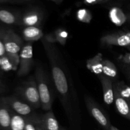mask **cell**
Here are the masks:
<instances>
[{
  "instance_id": "1",
  "label": "cell",
  "mask_w": 130,
  "mask_h": 130,
  "mask_svg": "<svg viewBox=\"0 0 130 130\" xmlns=\"http://www.w3.org/2000/svg\"><path fill=\"white\" fill-rule=\"evenodd\" d=\"M43 43L45 48L46 52L47 53L50 63L51 69H52V77L55 85L56 89L61 97L62 103L65 107L67 113L71 112L69 103V85L67 77L64 72L61 68L56 55L55 48L53 44H50L43 39Z\"/></svg>"
},
{
  "instance_id": "21",
  "label": "cell",
  "mask_w": 130,
  "mask_h": 130,
  "mask_svg": "<svg viewBox=\"0 0 130 130\" xmlns=\"http://www.w3.org/2000/svg\"><path fill=\"white\" fill-rule=\"evenodd\" d=\"M114 86L118 89L121 96L130 103V86L125 85L124 83L116 84Z\"/></svg>"
},
{
  "instance_id": "3",
  "label": "cell",
  "mask_w": 130,
  "mask_h": 130,
  "mask_svg": "<svg viewBox=\"0 0 130 130\" xmlns=\"http://www.w3.org/2000/svg\"><path fill=\"white\" fill-rule=\"evenodd\" d=\"M16 94L33 109L41 107L40 97L36 80L31 79L24 83L17 88Z\"/></svg>"
},
{
  "instance_id": "15",
  "label": "cell",
  "mask_w": 130,
  "mask_h": 130,
  "mask_svg": "<svg viewBox=\"0 0 130 130\" xmlns=\"http://www.w3.org/2000/svg\"><path fill=\"white\" fill-rule=\"evenodd\" d=\"M22 36L26 41H36L43 38V32L39 27H25L22 31Z\"/></svg>"
},
{
  "instance_id": "9",
  "label": "cell",
  "mask_w": 130,
  "mask_h": 130,
  "mask_svg": "<svg viewBox=\"0 0 130 130\" xmlns=\"http://www.w3.org/2000/svg\"><path fill=\"white\" fill-rule=\"evenodd\" d=\"M99 77L102 86L104 102L107 105H110L114 100V87L111 79L104 74H99Z\"/></svg>"
},
{
  "instance_id": "30",
  "label": "cell",
  "mask_w": 130,
  "mask_h": 130,
  "mask_svg": "<svg viewBox=\"0 0 130 130\" xmlns=\"http://www.w3.org/2000/svg\"><path fill=\"white\" fill-rule=\"evenodd\" d=\"M127 72H128V75L129 76V78L130 79V66H129V67L127 69Z\"/></svg>"
},
{
  "instance_id": "37",
  "label": "cell",
  "mask_w": 130,
  "mask_h": 130,
  "mask_svg": "<svg viewBox=\"0 0 130 130\" xmlns=\"http://www.w3.org/2000/svg\"><path fill=\"white\" fill-rule=\"evenodd\" d=\"M129 22H130V18H129Z\"/></svg>"
},
{
  "instance_id": "29",
  "label": "cell",
  "mask_w": 130,
  "mask_h": 130,
  "mask_svg": "<svg viewBox=\"0 0 130 130\" xmlns=\"http://www.w3.org/2000/svg\"><path fill=\"white\" fill-rule=\"evenodd\" d=\"M109 130H119V129H118V128H116V127L114 126H111V127H110V129Z\"/></svg>"
},
{
  "instance_id": "13",
  "label": "cell",
  "mask_w": 130,
  "mask_h": 130,
  "mask_svg": "<svg viewBox=\"0 0 130 130\" xmlns=\"http://www.w3.org/2000/svg\"><path fill=\"white\" fill-rule=\"evenodd\" d=\"M22 17L16 12L0 7V22L8 25L21 24Z\"/></svg>"
},
{
  "instance_id": "38",
  "label": "cell",
  "mask_w": 130,
  "mask_h": 130,
  "mask_svg": "<svg viewBox=\"0 0 130 130\" xmlns=\"http://www.w3.org/2000/svg\"><path fill=\"white\" fill-rule=\"evenodd\" d=\"M0 92H1V91H0Z\"/></svg>"
},
{
  "instance_id": "5",
  "label": "cell",
  "mask_w": 130,
  "mask_h": 130,
  "mask_svg": "<svg viewBox=\"0 0 130 130\" xmlns=\"http://www.w3.org/2000/svg\"><path fill=\"white\" fill-rule=\"evenodd\" d=\"M0 99L5 103L14 112L22 116L29 118L36 115L33 113V109L30 105L17 96H4Z\"/></svg>"
},
{
  "instance_id": "34",
  "label": "cell",
  "mask_w": 130,
  "mask_h": 130,
  "mask_svg": "<svg viewBox=\"0 0 130 130\" xmlns=\"http://www.w3.org/2000/svg\"><path fill=\"white\" fill-rule=\"evenodd\" d=\"M1 58L0 57V66H1Z\"/></svg>"
},
{
  "instance_id": "23",
  "label": "cell",
  "mask_w": 130,
  "mask_h": 130,
  "mask_svg": "<svg viewBox=\"0 0 130 130\" xmlns=\"http://www.w3.org/2000/svg\"><path fill=\"white\" fill-rule=\"evenodd\" d=\"M77 19L83 22L89 23L91 21V15L88 11L86 10H79L77 13Z\"/></svg>"
},
{
  "instance_id": "2",
  "label": "cell",
  "mask_w": 130,
  "mask_h": 130,
  "mask_svg": "<svg viewBox=\"0 0 130 130\" xmlns=\"http://www.w3.org/2000/svg\"><path fill=\"white\" fill-rule=\"evenodd\" d=\"M5 45L6 57L10 60L13 70L16 71L19 66L20 53L24 46L22 38L11 29H6Z\"/></svg>"
},
{
  "instance_id": "28",
  "label": "cell",
  "mask_w": 130,
  "mask_h": 130,
  "mask_svg": "<svg viewBox=\"0 0 130 130\" xmlns=\"http://www.w3.org/2000/svg\"><path fill=\"white\" fill-rule=\"evenodd\" d=\"M124 61L127 63L130 64V54H126L124 57Z\"/></svg>"
},
{
  "instance_id": "27",
  "label": "cell",
  "mask_w": 130,
  "mask_h": 130,
  "mask_svg": "<svg viewBox=\"0 0 130 130\" xmlns=\"http://www.w3.org/2000/svg\"><path fill=\"white\" fill-rule=\"evenodd\" d=\"M5 1L10 3H22L26 2V1H29L30 0H5Z\"/></svg>"
},
{
  "instance_id": "16",
  "label": "cell",
  "mask_w": 130,
  "mask_h": 130,
  "mask_svg": "<svg viewBox=\"0 0 130 130\" xmlns=\"http://www.w3.org/2000/svg\"><path fill=\"white\" fill-rule=\"evenodd\" d=\"M103 59L101 54H97L90 58L86 62V67L91 72L96 74H101L102 72Z\"/></svg>"
},
{
  "instance_id": "8",
  "label": "cell",
  "mask_w": 130,
  "mask_h": 130,
  "mask_svg": "<svg viewBox=\"0 0 130 130\" xmlns=\"http://www.w3.org/2000/svg\"><path fill=\"white\" fill-rule=\"evenodd\" d=\"M104 45H114L119 46H130V32H119L114 34H107L100 39Z\"/></svg>"
},
{
  "instance_id": "7",
  "label": "cell",
  "mask_w": 130,
  "mask_h": 130,
  "mask_svg": "<svg viewBox=\"0 0 130 130\" xmlns=\"http://www.w3.org/2000/svg\"><path fill=\"white\" fill-rule=\"evenodd\" d=\"M85 103L90 112L94 119L103 127L105 130H109L112 125L108 120L106 116L100 109L97 104L89 96H85Z\"/></svg>"
},
{
  "instance_id": "17",
  "label": "cell",
  "mask_w": 130,
  "mask_h": 130,
  "mask_svg": "<svg viewBox=\"0 0 130 130\" xmlns=\"http://www.w3.org/2000/svg\"><path fill=\"white\" fill-rule=\"evenodd\" d=\"M26 118L13 111L10 130H24Z\"/></svg>"
},
{
  "instance_id": "10",
  "label": "cell",
  "mask_w": 130,
  "mask_h": 130,
  "mask_svg": "<svg viewBox=\"0 0 130 130\" xmlns=\"http://www.w3.org/2000/svg\"><path fill=\"white\" fill-rule=\"evenodd\" d=\"M113 87H114V101L115 102L117 110L119 114L130 120V103L121 96L115 86Z\"/></svg>"
},
{
  "instance_id": "18",
  "label": "cell",
  "mask_w": 130,
  "mask_h": 130,
  "mask_svg": "<svg viewBox=\"0 0 130 130\" xmlns=\"http://www.w3.org/2000/svg\"><path fill=\"white\" fill-rule=\"evenodd\" d=\"M110 20L116 25H121L125 22L126 17L123 11L118 8L112 9L109 13Z\"/></svg>"
},
{
  "instance_id": "36",
  "label": "cell",
  "mask_w": 130,
  "mask_h": 130,
  "mask_svg": "<svg viewBox=\"0 0 130 130\" xmlns=\"http://www.w3.org/2000/svg\"><path fill=\"white\" fill-rule=\"evenodd\" d=\"M128 49L130 51V46H129V47H128Z\"/></svg>"
},
{
  "instance_id": "35",
  "label": "cell",
  "mask_w": 130,
  "mask_h": 130,
  "mask_svg": "<svg viewBox=\"0 0 130 130\" xmlns=\"http://www.w3.org/2000/svg\"><path fill=\"white\" fill-rule=\"evenodd\" d=\"M60 130H66V129H63V128H60Z\"/></svg>"
},
{
  "instance_id": "11",
  "label": "cell",
  "mask_w": 130,
  "mask_h": 130,
  "mask_svg": "<svg viewBox=\"0 0 130 130\" xmlns=\"http://www.w3.org/2000/svg\"><path fill=\"white\" fill-rule=\"evenodd\" d=\"M43 19V15L38 10H31L25 13L21 19V24L25 27H39Z\"/></svg>"
},
{
  "instance_id": "6",
  "label": "cell",
  "mask_w": 130,
  "mask_h": 130,
  "mask_svg": "<svg viewBox=\"0 0 130 130\" xmlns=\"http://www.w3.org/2000/svg\"><path fill=\"white\" fill-rule=\"evenodd\" d=\"M33 65V48L31 43L24 44L20 53L17 75L20 77L26 76L31 70Z\"/></svg>"
},
{
  "instance_id": "33",
  "label": "cell",
  "mask_w": 130,
  "mask_h": 130,
  "mask_svg": "<svg viewBox=\"0 0 130 130\" xmlns=\"http://www.w3.org/2000/svg\"><path fill=\"white\" fill-rule=\"evenodd\" d=\"M8 3L5 0H0V3Z\"/></svg>"
},
{
  "instance_id": "14",
  "label": "cell",
  "mask_w": 130,
  "mask_h": 130,
  "mask_svg": "<svg viewBox=\"0 0 130 130\" xmlns=\"http://www.w3.org/2000/svg\"><path fill=\"white\" fill-rule=\"evenodd\" d=\"M41 124L44 130H60L59 124L52 110L41 116Z\"/></svg>"
},
{
  "instance_id": "19",
  "label": "cell",
  "mask_w": 130,
  "mask_h": 130,
  "mask_svg": "<svg viewBox=\"0 0 130 130\" xmlns=\"http://www.w3.org/2000/svg\"><path fill=\"white\" fill-rule=\"evenodd\" d=\"M102 72L109 77H115L118 75V70L116 66L108 60L103 61Z\"/></svg>"
},
{
  "instance_id": "32",
  "label": "cell",
  "mask_w": 130,
  "mask_h": 130,
  "mask_svg": "<svg viewBox=\"0 0 130 130\" xmlns=\"http://www.w3.org/2000/svg\"><path fill=\"white\" fill-rule=\"evenodd\" d=\"M3 83L1 82V80H0V91H1V89H2V88H3Z\"/></svg>"
},
{
  "instance_id": "4",
  "label": "cell",
  "mask_w": 130,
  "mask_h": 130,
  "mask_svg": "<svg viewBox=\"0 0 130 130\" xmlns=\"http://www.w3.org/2000/svg\"><path fill=\"white\" fill-rule=\"evenodd\" d=\"M35 77L40 97L41 107L47 112L52 110L53 97L48 87L46 74L40 66H38L36 69Z\"/></svg>"
},
{
  "instance_id": "20",
  "label": "cell",
  "mask_w": 130,
  "mask_h": 130,
  "mask_svg": "<svg viewBox=\"0 0 130 130\" xmlns=\"http://www.w3.org/2000/svg\"><path fill=\"white\" fill-rule=\"evenodd\" d=\"M26 118L24 130H38V126L41 124V117L35 115L32 117Z\"/></svg>"
},
{
  "instance_id": "31",
  "label": "cell",
  "mask_w": 130,
  "mask_h": 130,
  "mask_svg": "<svg viewBox=\"0 0 130 130\" xmlns=\"http://www.w3.org/2000/svg\"><path fill=\"white\" fill-rule=\"evenodd\" d=\"M38 130H44V129L43 128V127H42L41 124H39V126H38Z\"/></svg>"
},
{
  "instance_id": "12",
  "label": "cell",
  "mask_w": 130,
  "mask_h": 130,
  "mask_svg": "<svg viewBox=\"0 0 130 130\" xmlns=\"http://www.w3.org/2000/svg\"><path fill=\"white\" fill-rule=\"evenodd\" d=\"M13 110L0 99V128L1 130H10Z\"/></svg>"
},
{
  "instance_id": "24",
  "label": "cell",
  "mask_w": 130,
  "mask_h": 130,
  "mask_svg": "<svg viewBox=\"0 0 130 130\" xmlns=\"http://www.w3.org/2000/svg\"><path fill=\"white\" fill-rule=\"evenodd\" d=\"M6 29L0 28V57L6 56L5 45V35Z\"/></svg>"
},
{
  "instance_id": "26",
  "label": "cell",
  "mask_w": 130,
  "mask_h": 130,
  "mask_svg": "<svg viewBox=\"0 0 130 130\" xmlns=\"http://www.w3.org/2000/svg\"><path fill=\"white\" fill-rule=\"evenodd\" d=\"M43 40H44L46 42L50 43V44H53V43H55V42H57L55 35L53 34H48V35L45 36L44 37Z\"/></svg>"
},
{
  "instance_id": "25",
  "label": "cell",
  "mask_w": 130,
  "mask_h": 130,
  "mask_svg": "<svg viewBox=\"0 0 130 130\" xmlns=\"http://www.w3.org/2000/svg\"><path fill=\"white\" fill-rule=\"evenodd\" d=\"M1 69L5 71H9V70L13 69V67L11 63H10V60L6 56L1 57Z\"/></svg>"
},
{
  "instance_id": "22",
  "label": "cell",
  "mask_w": 130,
  "mask_h": 130,
  "mask_svg": "<svg viewBox=\"0 0 130 130\" xmlns=\"http://www.w3.org/2000/svg\"><path fill=\"white\" fill-rule=\"evenodd\" d=\"M54 35L57 42H58L60 44L62 45L66 44L67 36H68V33L66 30L63 29H57L55 32Z\"/></svg>"
}]
</instances>
